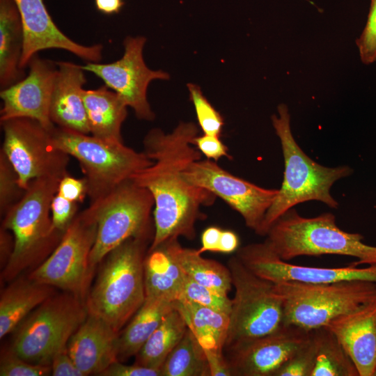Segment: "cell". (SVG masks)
<instances>
[{"label": "cell", "instance_id": "obj_36", "mask_svg": "<svg viewBox=\"0 0 376 376\" xmlns=\"http://www.w3.org/2000/svg\"><path fill=\"white\" fill-rule=\"evenodd\" d=\"M1 376H47L52 375L51 365H40L28 362L9 347L3 349L0 359Z\"/></svg>", "mask_w": 376, "mask_h": 376}, {"label": "cell", "instance_id": "obj_37", "mask_svg": "<svg viewBox=\"0 0 376 376\" xmlns=\"http://www.w3.org/2000/svg\"><path fill=\"white\" fill-rule=\"evenodd\" d=\"M356 43L364 64L369 65L376 61V0H370L366 26Z\"/></svg>", "mask_w": 376, "mask_h": 376}, {"label": "cell", "instance_id": "obj_40", "mask_svg": "<svg viewBox=\"0 0 376 376\" xmlns=\"http://www.w3.org/2000/svg\"><path fill=\"white\" fill-rule=\"evenodd\" d=\"M100 376H162L161 369L152 368L139 365L124 364L120 361L109 366Z\"/></svg>", "mask_w": 376, "mask_h": 376}, {"label": "cell", "instance_id": "obj_5", "mask_svg": "<svg viewBox=\"0 0 376 376\" xmlns=\"http://www.w3.org/2000/svg\"><path fill=\"white\" fill-rule=\"evenodd\" d=\"M265 242L283 260L299 256L338 255L357 258L352 267L376 265V246L363 242L360 233L341 230L334 214L304 217L293 207L269 228Z\"/></svg>", "mask_w": 376, "mask_h": 376}, {"label": "cell", "instance_id": "obj_48", "mask_svg": "<svg viewBox=\"0 0 376 376\" xmlns=\"http://www.w3.org/2000/svg\"><path fill=\"white\" fill-rule=\"evenodd\" d=\"M375 376H376V371H375Z\"/></svg>", "mask_w": 376, "mask_h": 376}, {"label": "cell", "instance_id": "obj_4", "mask_svg": "<svg viewBox=\"0 0 376 376\" xmlns=\"http://www.w3.org/2000/svg\"><path fill=\"white\" fill-rule=\"evenodd\" d=\"M272 122L280 139L284 172L281 187L258 233L262 236L266 235L271 226L282 214L297 204L318 201L331 208H337L338 203L331 195V186L353 173L348 166L327 167L319 164L302 150L292 135L286 104L278 106V115L272 116Z\"/></svg>", "mask_w": 376, "mask_h": 376}, {"label": "cell", "instance_id": "obj_27", "mask_svg": "<svg viewBox=\"0 0 376 376\" xmlns=\"http://www.w3.org/2000/svg\"><path fill=\"white\" fill-rule=\"evenodd\" d=\"M160 246L165 249L189 278L228 295L233 285L228 266L202 257L198 249L183 247L178 239L167 241Z\"/></svg>", "mask_w": 376, "mask_h": 376}, {"label": "cell", "instance_id": "obj_16", "mask_svg": "<svg viewBox=\"0 0 376 376\" xmlns=\"http://www.w3.org/2000/svg\"><path fill=\"white\" fill-rule=\"evenodd\" d=\"M310 334L311 330L283 324L269 334L224 350L231 376H274Z\"/></svg>", "mask_w": 376, "mask_h": 376}, {"label": "cell", "instance_id": "obj_19", "mask_svg": "<svg viewBox=\"0 0 376 376\" xmlns=\"http://www.w3.org/2000/svg\"><path fill=\"white\" fill-rule=\"evenodd\" d=\"M354 362L359 376L376 371V301L331 320L326 326Z\"/></svg>", "mask_w": 376, "mask_h": 376}, {"label": "cell", "instance_id": "obj_25", "mask_svg": "<svg viewBox=\"0 0 376 376\" xmlns=\"http://www.w3.org/2000/svg\"><path fill=\"white\" fill-rule=\"evenodd\" d=\"M175 302L146 298L128 324L120 331L118 361L123 362L136 355L166 315L175 307Z\"/></svg>", "mask_w": 376, "mask_h": 376}, {"label": "cell", "instance_id": "obj_17", "mask_svg": "<svg viewBox=\"0 0 376 376\" xmlns=\"http://www.w3.org/2000/svg\"><path fill=\"white\" fill-rule=\"evenodd\" d=\"M27 66L29 72L24 79L1 90L0 121L31 118L52 132L56 127L50 118V104L57 63L36 54Z\"/></svg>", "mask_w": 376, "mask_h": 376}, {"label": "cell", "instance_id": "obj_9", "mask_svg": "<svg viewBox=\"0 0 376 376\" xmlns=\"http://www.w3.org/2000/svg\"><path fill=\"white\" fill-rule=\"evenodd\" d=\"M155 206L150 191L127 180L86 208L97 224V235L89 256L96 267L113 249L127 240L150 234V214Z\"/></svg>", "mask_w": 376, "mask_h": 376}, {"label": "cell", "instance_id": "obj_32", "mask_svg": "<svg viewBox=\"0 0 376 376\" xmlns=\"http://www.w3.org/2000/svg\"><path fill=\"white\" fill-rule=\"evenodd\" d=\"M211 309L230 314L232 299L208 287L203 285L186 275L182 299Z\"/></svg>", "mask_w": 376, "mask_h": 376}, {"label": "cell", "instance_id": "obj_1", "mask_svg": "<svg viewBox=\"0 0 376 376\" xmlns=\"http://www.w3.org/2000/svg\"><path fill=\"white\" fill-rule=\"evenodd\" d=\"M198 133L194 123L181 122L171 133L154 128L143 139V152L152 163L131 179L148 189L155 201V230L148 251L180 237L194 240L196 223L204 217L201 207L215 201L214 194L191 184L184 175L186 167L201 158L193 147Z\"/></svg>", "mask_w": 376, "mask_h": 376}, {"label": "cell", "instance_id": "obj_39", "mask_svg": "<svg viewBox=\"0 0 376 376\" xmlns=\"http://www.w3.org/2000/svg\"><path fill=\"white\" fill-rule=\"evenodd\" d=\"M193 145L208 159L217 161L224 157L232 159L227 146L219 136L205 134L202 136L197 135L193 140Z\"/></svg>", "mask_w": 376, "mask_h": 376}, {"label": "cell", "instance_id": "obj_13", "mask_svg": "<svg viewBox=\"0 0 376 376\" xmlns=\"http://www.w3.org/2000/svg\"><path fill=\"white\" fill-rule=\"evenodd\" d=\"M184 175L191 184L224 200L256 234L279 192L277 189H265L237 177L208 159L191 162Z\"/></svg>", "mask_w": 376, "mask_h": 376}, {"label": "cell", "instance_id": "obj_2", "mask_svg": "<svg viewBox=\"0 0 376 376\" xmlns=\"http://www.w3.org/2000/svg\"><path fill=\"white\" fill-rule=\"evenodd\" d=\"M150 234L131 237L101 261L85 300L88 314L120 331L146 300L144 260Z\"/></svg>", "mask_w": 376, "mask_h": 376}, {"label": "cell", "instance_id": "obj_35", "mask_svg": "<svg viewBox=\"0 0 376 376\" xmlns=\"http://www.w3.org/2000/svg\"><path fill=\"white\" fill-rule=\"evenodd\" d=\"M25 190L18 182L17 175L1 149L0 152V212L3 217L6 212L18 202Z\"/></svg>", "mask_w": 376, "mask_h": 376}, {"label": "cell", "instance_id": "obj_34", "mask_svg": "<svg viewBox=\"0 0 376 376\" xmlns=\"http://www.w3.org/2000/svg\"><path fill=\"white\" fill-rule=\"evenodd\" d=\"M316 357L313 330L308 339L276 371L274 376H311Z\"/></svg>", "mask_w": 376, "mask_h": 376}, {"label": "cell", "instance_id": "obj_46", "mask_svg": "<svg viewBox=\"0 0 376 376\" xmlns=\"http://www.w3.org/2000/svg\"><path fill=\"white\" fill-rule=\"evenodd\" d=\"M239 244V238L235 233L228 230H222L219 252L230 253L238 249Z\"/></svg>", "mask_w": 376, "mask_h": 376}, {"label": "cell", "instance_id": "obj_18", "mask_svg": "<svg viewBox=\"0 0 376 376\" xmlns=\"http://www.w3.org/2000/svg\"><path fill=\"white\" fill-rule=\"evenodd\" d=\"M13 1L24 30V47L19 64L22 69L24 70L33 55L49 49L69 52L86 62H100L103 46L83 45L68 37L54 22L43 0Z\"/></svg>", "mask_w": 376, "mask_h": 376}, {"label": "cell", "instance_id": "obj_6", "mask_svg": "<svg viewBox=\"0 0 376 376\" xmlns=\"http://www.w3.org/2000/svg\"><path fill=\"white\" fill-rule=\"evenodd\" d=\"M51 135L57 149L78 161L90 203L104 196L152 163L144 152H136L123 143L106 141L57 126Z\"/></svg>", "mask_w": 376, "mask_h": 376}, {"label": "cell", "instance_id": "obj_12", "mask_svg": "<svg viewBox=\"0 0 376 376\" xmlns=\"http://www.w3.org/2000/svg\"><path fill=\"white\" fill-rule=\"evenodd\" d=\"M1 122V150L14 168L19 186L26 190L36 178L68 175L69 155L57 149L51 132L37 120L16 118Z\"/></svg>", "mask_w": 376, "mask_h": 376}, {"label": "cell", "instance_id": "obj_11", "mask_svg": "<svg viewBox=\"0 0 376 376\" xmlns=\"http://www.w3.org/2000/svg\"><path fill=\"white\" fill-rule=\"evenodd\" d=\"M96 235L97 224L85 209L75 216L50 255L27 276L71 293L85 303L94 274L89 256Z\"/></svg>", "mask_w": 376, "mask_h": 376}, {"label": "cell", "instance_id": "obj_3", "mask_svg": "<svg viewBox=\"0 0 376 376\" xmlns=\"http://www.w3.org/2000/svg\"><path fill=\"white\" fill-rule=\"evenodd\" d=\"M62 178L34 179L20 200L3 216L2 228L14 238L12 255L3 268L1 279L10 282L25 270L39 265L54 251L64 233L56 229L51 203Z\"/></svg>", "mask_w": 376, "mask_h": 376}, {"label": "cell", "instance_id": "obj_26", "mask_svg": "<svg viewBox=\"0 0 376 376\" xmlns=\"http://www.w3.org/2000/svg\"><path fill=\"white\" fill-rule=\"evenodd\" d=\"M143 270L146 297L182 299L186 274L163 246L148 251Z\"/></svg>", "mask_w": 376, "mask_h": 376}, {"label": "cell", "instance_id": "obj_10", "mask_svg": "<svg viewBox=\"0 0 376 376\" xmlns=\"http://www.w3.org/2000/svg\"><path fill=\"white\" fill-rule=\"evenodd\" d=\"M235 290L224 350L277 330L283 324V300L275 283L254 274L235 255L227 264Z\"/></svg>", "mask_w": 376, "mask_h": 376}, {"label": "cell", "instance_id": "obj_23", "mask_svg": "<svg viewBox=\"0 0 376 376\" xmlns=\"http://www.w3.org/2000/svg\"><path fill=\"white\" fill-rule=\"evenodd\" d=\"M83 98L90 134L100 139L123 143L121 127L127 115V106L106 85L84 90Z\"/></svg>", "mask_w": 376, "mask_h": 376}, {"label": "cell", "instance_id": "obj_47", "mask_svg": "<svg viewBox=\"0 0 376 376\" xmlns=\"http://www.w3.org/2000/svg\"><path fill=\"white\" fill-rule=\"evenodd\" d=\"M97 9L107 15L118 13L124 5L123 0H95Z\"/></svg>", "mask_w": 376, "mask_h": 376}, {"label": "cell", "instance_id": "obj_42", "mask_svg": "<svg viewBox=\"0 0 376 376\" xmlns=\"http://www.w3.org/2000/svg\"><path fill=\"white\" fill-rule=\"evenodd\" d=\"M51 367L53 376H84L70 357L67 347L54 356Z\"/></svg>", "mask_w": 376, "mask_h": 376}, {"label": "cell", "instance_id": "obj_41", "mask_svg": "<svg viewBox=\"0 0 376 376\" xmlns=\"http://www.w3.org/2000/svg\"><path fill=\"white\" fill-rule=\"evenodd\" d=\"M57 193L68 200L81 203L87 196L86 180L84 178L78 179L68 174L61 179Z\"/></svg>", "mask_w": 376, "mask_h": 376}, {"label": "cell", "instance_id": "obj_38", "mask_svg": "<svg viewBox=\"0 0 376 376\" xmlns=\"http://www.w3.org/2000/svg\"><path fill=\"white\" fill-rule=\"evenodd\" d=\"M78 203L68 200L57 192L51 203V215L54 226L65 233L77 214Z\"/></svg>", "mask_w": 376, "mask_h": 376}, {"label": "cell", "instance_id": "obj_8", "mask_svg": "<svg viewBox=\"0 0 376 376\" xmlns=\"http://www.w3.org/2000/svg\"><path fill=\"white\" fill-rule=\"evenodd\" d=\"M87 316L85 303L79 298L67 292L54 294L19 324L10 348L28 362L51 365Z\"/></svg>", "mask_w": 376, "mask_h": 376}, {"label": "cell", "instance_id": "obj_14", "mask_svg": "<svg viewBox=\"0 0 376 376\" xmlns=\"http://www.w3.org/2000/svg\"><path fill=\"white\" fill-rule=\"evenodd\" d=\"M146 41L143 36H127L120 59L109 63L86 62L81 68L100 78L134 110L139 119L151 121L155 113L147 100L148 85L155 79H168L169 75L162 70H152L146 65L143 56Z\"/></svg>", "mask_w": 376, "mask_h": 376}, {"label": "cell", "instance_id": "obj_43", "mask_svg": "<svg viewBox=\"0 0 376 376\" xmlns=\"http://www.w3.org/2000/svg\"><path fill=\"white\" fill-rule=\"evenodd\" d=\"M210 376H231L224 350H205Z\"/></svg>", "mask_w": 376, "mask_h": 376}, {"label": "cell", "instance_id": "obj_31", "mask_svg": "<svg viewBox=\"0 0 376 376\" xmlns=\"http://www.w3.org/2000/svg\"><path fill=\"white\" fill-rule=\"evenodd\" d=\"M161 371L162 376H210L205 350L188 328L166 357Z\"/></svg>", "mask_w": 376, "mask_h": 376}, {"label": "cell", "instance_id": "obj_24", "mask_svg": "<svg viewBox=\"0 0 376 376\" xmlns=\"http://www.w3.org/2000/svg\"><path fill=\"white\" fill-rule=\"evenodd\" d=\"M24 47L21 17L13 0H0V86L8 88L26 77L20 68Z\"/></svg>", "mask_w": 376, "mask_h": 376}, {"label": "cell", "instance_id": "obj_15", "mask_svg": "<svg viewBox=\"0 0 376 376\" xmlns=\"http://www.w3.org/2000/svg\"><path fill=\"white\" fill-rule=\"evenodd\" d=\"M236 256L254 274L274 283L283 281L329 283L354 281L376 283V265L319 267L295 265L280 258L265 242L244 246L237 249Z\"/></svg>", "mask_w": 376, "mask_h": 376}, {"label": "cell", "instance_id": "obj_30", "mask_svg": "<svg viewBox=\"0 0 376 376\" xmlns=\"http://www.w3.org/2000/svg\"><path fill=\"white\" fill-rule=\"evenodd\" d=\"M313 332L316 357L311 376H359L352 359L331 331L321 327Z\"/></svg>", "mask_w": 376, "mask_h": 376}, {"label": "cell", "instance_id": "obj_44", "mask_svg": "<svg viewBox=\"0 0 376 376\" xmlns=\"http://www.w3.org/2000/svg\"><path fill=\"white\" fill-rule=\"evenodd\" d=\"M221 232L222 230L217 226L207 228L202 233L201 246L198 249V253L219 252Z\"/></svg>", "mask_w": 376, "mask_h": 376}, {"label": "cell", "instance_id": "obj_33", "mask_svg": "<svg viewBox=\"0 0 376 376\" xmlns=\"http://www.w3.org/2000/svg\"><path fill=\"white\" fill-rule=\"evenodd\" d=\"M187 88L203 134L219 137L224 126L222 116L203 95L199 86L188 84Z\"/></svg>", "mask_w": 376, "mask_h": 376}, {"label": "cell", "instance_id": "obj_20", "mask_svg": "<svg viewBox=\"0 0 376 376\" xmlns=\"http://www.w3.org/2000/svg\"><path fill=\"white\" fill-rule=\"evenodd\" d=\"M119 334L104 320L88 314L67 345L70 357L84 376H100L118 361Z\"/></svg>", "mask_w": 376, "mask_h": 376}, {"label": "cell", "instance_id": "obj_22", "mask_svg": "<svg viewBox=\"0 0 376 376\" xmlns=\"http://www.w3.org/2000/svg\"><path fill=\"white\" fill-rule=\"evenodd\" d=\"M1 292L0 338L13 332L39 305L55 294L54 287L19 277Z\"/></svg>", "mask_w": 376, "mask_h": 376}, {"label": "cell", "instance_id": "obj_28", "mask_svg": "<svg viewBox=\"0 0 376 376\" xmlns=\"http://www.w3.org/2000/svg\"><path fill=\"white\" fill-rule=\"evenodd\" d=\"M175 306L204 350H224L229 314L186 300L176 301Z\"/></svg>", "mask_w": 376, "mask_h": 376}, {"label": "cell", "instance_id": "obj_21", "mask_svg": "<svg viewBox=\"0 0 376 376\" xmlns=\"http://www.w3.org/2000/svg\"><path fill=\"white\" fill-rule=\"evenodd\" d=\"M51 104L50 118L57 127L89 134L86 111L83 98L86 82L81 65L68 61L57 62Z\"/></svg>", "mask_w": 376, "mask_h": 376}, {"label": "cell", "instance_id": "obj_45", "mask_svg": "<svg viewBox=\"0 0 376 376\" xmlns=\"http://www.w3.org/2000/svg\"><path fill=\"white\" fill-rule=\"evenodd\" d=\"M11 232L1 227L0 231V258L1 266L3 268L9 260L14 247V238Z\"/></svg>", "mask_w": 376, "mask_h": 376}, {"label": "cell", "instance_id": "obj_29", "mask_svg": "<svg viewBox=\"0 0 376 376\" xmlns=\"http://www.w3.org/2000/svg\"><path fill=\"white\" fill-rule=\"evenodd\" d=\"M187 328L183 315L175 306L136 354L134 363L161 369L166 357L181 340Z\"/></svg>", "mask_w": 376, "mask_h": 376}, {"label": "cell", "instance_id": "obj_7", "mask_svg": "<svg viewBox=\"0 0 376 376\" xmlns=\"http://www.w3.org/2000/svg\"><path fill=\"white\" fill-rule=\"evenodd\" d=\"M274 288L283 300V324L308 331L324 327L341 315L376 301V283L370 281H283L275 283Z\"/></svg>", "mask_w": 376, "mask_h": 376}]
</instances>
